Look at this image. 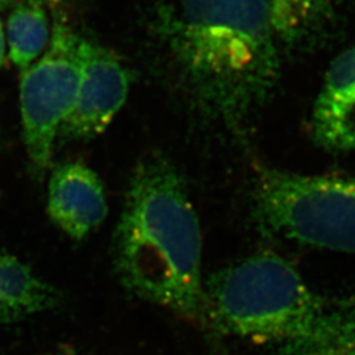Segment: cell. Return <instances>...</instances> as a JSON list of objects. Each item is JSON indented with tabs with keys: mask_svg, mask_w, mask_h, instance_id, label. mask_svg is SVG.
Returning <instances> with one entry per match:
<instances>
[{
	"mask_svg": "<svg viewBox=\"0 0 355 355\" xmlns=\"http://www.w3.org/2000/svg\"><path fill=\"white\" fill-rule=\"evenodd\" d=\"M161 32L193 104L242 133L279 73L270 0H179Z\"/></svg>",
	"mask_w": 355,
	"mask_h": 355,
	"instance_id": "obj_1",
	"label": "cell"
},
{
	"mask_svg": "<svg viewBox=\"0 0 355 355\" xmlns=\"http://www.w3.org/2000/svg\"><path fill=\"white\" fill-rule=\"evenodd\" d=\"M114 263L132 295L212 329L199 218L184 178L162 154L146 155L130 178Z\"/></svg>",
	"mask_w": 355,
	"mask_h": 355,
	"instance_id": "obj_2",
	"label": "cell"
},
{
	"mask_svg": "<svg viewBox=\"0 0 355 355\" xmlns=\"http://www.w3.org/2000/svg\"><path fill=\"white\" fill-rule=\"evenodd\" d=\"M211 327L257 343H288L318 336L336 316L343 299L309 288L286 259L252 255L204 282Z\"/></svg>",
	"mask_w": 355,
	"mask_h": 355,
	"instance_id": "obj_3",
	"label": "cell"
},
{
	"mask_svg": "<svg viewBox=\"0 0 355 355\" xmlns=\"http://www.w3.org/2000/svg\"><path fill=\"white\" fill-rule=\"evenodd\" d=\"M254 214L271 234L355 253V177L263 168L254 187Z\"/></svg>",
	"mask_w": 355,
	"mask_h": 355,
	"instance_id": "obj_4",
	"label": "cell"
},
{
	"mask_svg": "<svg viewBox=\"0 0 355 355\" xmlns=\"http://www.w3.org/2000/svg\"><path fill=\"white\" fill-rule=\"evenodd\" d=\"M83 41L71 28L54 26L45 54L21 76L23 137L29 167L36 179L48 173L60 129L74 107Z\"/></svg>",
	"mask_w": 355,
	"mask_h": 355,
	"instance_id": "obj_5",
	"label": "cell"
},
{
	"mask_svg": "<svg viewBox=\"0 0 355 355\" xmlns=\"http://www.w3.org/2000/svg\"><path fill=\"white\" fill-rule=\"evenodd\" d=\"M129 70L108 49L85 38L80 82L57 141H89L104 132L127 101Z\"/></svg>",
	"mask_w": 355,
	"mask_h": 355,
	"instance_id": "obj_6",
	"label": "cell"
},
{
	"mask_svg": "<svg viewBox=\"0 0 355 355\" xmlns=\"http://www.w3.org/2000/svg\"><path fill=\"white\" fill-rule=\"evenodd\" d=\"M107 199L99 175L82 162H66L51 173L48 214L70 239L85 240L107 216Z\"/></svg>",
	"mask_w": 355,
	"mask_h": 355,
	"instance_id": "obj_7",
	"label": "cell"
},
{
	"mask_svg": "<svg viewBox=\"0 0 355 355\" xmlns=\"http://www.w3.org/2000/svg\"><path fill=\"white\" fill-rule=\"evenodd\" d=\"M312 136L330 153H355V45L329 66L312 112Z\"/></svg>",
	"mask_w": 355,
	"mask_h": 355,
	"instance_id": "obj_8",
	"label": "cell"
},
{
	"mask_svg": "<svg viewBox=\"0 0 355 355\" xmlns=\"http://www.w3.org/2000/svg\"><path fill=\"white\" fill-rule=\"evenodd\" d=\"M0 296L17 320L49 311L61 293L19 258L0 252Z\"/></svg>",
	"mask_w": 355,
	"mask_h": 355,
	"instance_id": "obj_9",
	"label": "cell"
},
{
	"mask_svg": "<svg viewBox=\"0 0 355 355\" xmlns=\"http://www.w3.org/2000/svg\"><path fill=\"white\" fill-rule=\"evenodd\" d=\"M10 58L26 70L46 48L51 33L45 10L35 0L21 3L8 17Z\"/></svg>",
	"mask_w": 355,
	"mask_h": 355,
	"instance_id": "obj_10",
	"label": "cell"
},
{
	"mask_svg": "<svg viewBox=\"0 0 355 355\" xmlns=\"http://www.w3.org/2000/svg\"><path fill=\"white\" fill-rule=\"evenodd\" d=\"M270 355H355V297L341 300L336 316L318 336L279 343Z\"/></svg>",
	"mask_w": 355,
	"mask_h": 355,
	"instance_id": "obj_11",
	"label": "cell"
},
{
	"mask_svg": "<svg viewBox=\"0 0 355 355\" xmlns=\"http://www.w3.org/2000/svg\"><path fill=\"white\" fill-rule=\"evenodd\" d=\"M333 0H270L274 32L295 42L311 32L328 15Z\"/></svg>",
	"mask_w": 355,
	"mask_h": 355,
	"instance_id": "obj_12",
	"label": "cell"
},
{
	"mask_svg": "<svg viewBox=\"0 0 355 355\" xmlns=\"http://www.w3.org/2000/svg\"><path fill=\"white\" fill-rule=\"evenodd\" d=\"M16 321L13 318L12 312L10 311V308L4 303V300L0 296V324H6V322H13Z\"/></svg>",
	"mask_w": 355,
	"mask_h": 355,
	"instance_id": "obj_13",
	"label": "cell"
},
{
	"mask_svg": "<svg viewBox=\"0 0 355 355\" xmlns=\"http://www.w3.org/2000/svg\"><path fill=\"white\" fill-rule=\"evenodd\" d=\"M4 64H6V38H4L3 26L0 23V67Z\"/></svg>",
	"mask_w": 355,
	"mask_h": 355,
	"instance_id": "obj_14",
	"label": "cell"
},
{
	"mask_svg": "<svg viewBox=\"0 0 355 355\" xmlns=\"http://www.w3.org/2000/svg\"><path fill=\"white\" fill-rule=\"evenodd\" d=\"M1 1H4V0H0V3H1Z\"/></svg>",
	"mask_w": 355,
	"mask_h": 355,
	"instance_id": "obj_15",
	"label": "cell"
},
{
	"mask_svg": "<svg viewBox=\"0 0 355 355\" xmlns=\"http://www.w3.org/2000/svg\"><path fill=\"white\" fill-rule=\"evenodd\" d=\"M51 355H55V354H51Z\"/></svg>",
	"mask_w": 355,
	"mask_h": 355,
	"instance_id": "obj_16",
	"label": "cell"
}]
</instances>
